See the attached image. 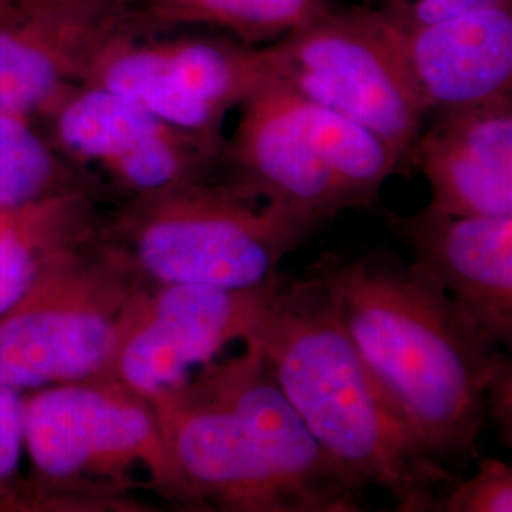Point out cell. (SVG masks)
Returning a JSON list of instances; mask_svg holds the SVG:
<instances>
[{
    "label": "cell",
    "instance_id": "6da1fadb",
    "mask_svg": "<svg viewBox=\"0 0 512 512\" xmlns=\"http://www.w3.org/2000/svg\"><path fill=\"white\" fill-rule=\"evenodd\" d=\"M368 368L431 452L456 475L478 456L486 393L511 365L475 321L389 251H329L308 268Z\"/></svg>",
    "mask_w": 512,
    "mask_h": 512
},
{
    "label": "cell",
    "instance_id": "7a4b0ae2",
    "mask_svg": "<svg viewBox=\"0 0 512 512\" xmlns=\"http://www.w3.org/2000/svg\"><path fill=\"white\" fill-rule=\"evenodd\" d=\"M247 338L315 439L346 471L391 495L397 511H439L458 475L431 452L368 368L315 275L277 274Z\"/></svg>",
    "mask_w": 512,
    "mask_h": 512
},
{
    "label": "cell",
    "instance_id": "3957f363",
    "mask_svg": "<svg viewBox=\"0 0 512 512\" xmlns=\"http://www.w3.org/2000/svg\"><path fill=\"white\" fill-rule=\"evenodd\" d=\"M219 171L241 192L317 228L370 207L404 171L401 156L372 131L266 74L238 105Z\"/></svg>",
    "mask_w": 512,
    "mask_h": 512
},
{
    "label": "cell",
    "instance_id": "277c9868",
    "mask_svg": "<svg viewBox=\"0 0 512 512\" xmlns=\"http://www.w3.org/2000/svg\"><path fill=\"white\" fill-rule=\"evenodd\" d=\"M319 228L241 192L220 175L133 198L107 241L148 283L255 289Z\"/></svg>",
    "mask_w": 512,
    "mask_h": 512
},
{
    "label": "cell",
    "instance_id": "5b68a950",
    "mask_svg": "<svg viewBox=\"0 0 512 512\" xmlns=\"http://www.w3.org/2000/svg\"><path fill=\"white\" fill-rule=\"evenodd\" d=\"M25 448L38 471L82 490L93 503L120 505L143 465L150 488L184 511L207 512L173 458L145 397L95 376L52 385L25 404Z\"/></svg>",
    "mask_w": 512,
    "mask_h": 512
},
{
    "label": "cell",
    "instance_id": "8992f818",
    "mask_svg": "<svg viewBox=\"0 0 512 512\" xmlns=\"http://www.w3.org/2000/svg\"><path fill=\"white\" fill-rule=\"evenodd\" d=\"M294 92L378 135L401 160L427 124L393 19L382 8H332L262 46Z\"/></svg>",
    "mask_w": 512,
    "mask_h": 512
},
{
    "label": "cell",
    "instance_id": "52a82bcc",
    "mask_svg": "<svg viewBox=\"0 0 512 512\" xmlns=\"http://www.w3.org/2000/svg\"><path fill=\"white\" fill-rule=\"evenodd\" d=\"M137 281L107 243L88 255H69L50 306L19 304L0 319V384L25 391L99 376Z\"/></svg>",
    "mask_w": 512,
    "mask_h": 512
},
{
    "label": "cell",
    "instance_id": "ba28073f",
    "mask_svg": "<svg viewBox=\"0 0 512 512\" xmlns=\"http://www.w3.org/2000/svg\"><path fill=\"white\" fill-rule=\"evenodd\" d=\"M272 281L255 289H224L139 279L99 376L145 399L186 384L196 368L213 363L230 344L251 334Z\"/></svg>",
    "mask_w": 512,
    "mask_h": 512
},
{
    "label": "cell",
    "instance_id": "9c48e42d",
    "mask_svg": "<svg viewBox=\"0 0 512 512\" xmlns=\"http://www.w3.org/2000/svg\"><path fill=\"white\" fill-rule=\"evenodd\" d=\"M270 73L264 48L230 37H122L93 63L86 84L105 88L158 118L222 139L226 114Z\"/></svg>",
    "mask_w": 512,
    "mask_h": 512
},
{
    "label": "cell",
    "instance_id": "30bf717a",
    "mask_svg": "<svg viewBox=\"0 0 512 512\" xmlns=\"http://www.w3.org/2000/svg\"><path fill=\"white\" fill-rule=\"evenodd\" d=\"M122 37H152L133 0H0V112L54 110Z\"/></svg>",
    "mask_w": 512,
    "mask_h": 512
},
{
    "label": "cell",
    "instance_id": "8fae6325",
    "mask_svg": "<svg viewBox=\"0 0 512 512\" xmlns=\"http://www.w3.org/2000/svg\"><path fill=\"white\" fill-rule=\"evenodd\" d=\"M52 112L61 148L78 164L103 169L133 198L202 179L219 169L226 137L177 128L105 88L82 84Z\"/></svg>",
    "mask_w": 512,
    "mask_h": 512
},
{
    "label": "cell",
    "instance_id": "7c38bea8",
    "mask_svg": "<svg viewBox=\"0 0 512 512\" xmlns=\"http://www.w3.org/2000/svg\"><path fill=\"white\" fill-rule=\"evenodd\" d=\"M243 351L215 359L192 378L245 427L277 480L306 512L366 511V486L315 439L253 340Z\"/></svg>",
    "mask_w": 512,
    "mask_h": 512
},
{
    "label": "cell",
    "instance_id": "4fadbf2b",
    "mask_svg": "<svg viewBox=\"0 0 512 512\" xmlns=\"http://www.w3.org/2000/svg\"><path fill=\"white\" fill-rule=\"evenodd\" d=\"M148 401L207 512H306L277 480L241 421L194 378Z\"/></svg>",
    "mask_w": 512,
    "mask_h": 512
},
{
    "label": "cell",
    "instance_id": "5bb4252c",
    "mask_svg": "<svg viewBox=\"0 0 512 512\" xmlns=\"http://www.w3.org/2000/svg\"><path fill=\"white\" fill-rule=\"evenodd\" d=\"M387 226L497 348L512 344V217H463L425 207L387 213Z\"/></svg>",
    "mask_w": 512,
    "mask_h": 512
},
{
    "label": "cell",
    "instance_id": "9a60e30c",
    "mask_svg": "<svg viewBox=\"0 0 512 512\" xmlns=\"http://www.w3.org/2000/svg\"><path fill=\"white\" fill-rule=\"evenodd\" d=\"M431 114L404 162L431 186L427 207L463 217H512V93Z\"/></svg>",
    "mask_w": 512,
    "mask_h": 512
},
{
    "label": "cell",
    "instance_id": "2e32d148",
    "mask_svg": "<svg viewBox=\"0 0 512 512\" xmlns=\"http://www.w3.org/2000/svg\"><path fill=\"white\" fill-rule=\"evenodd\" d=\"M389 18L429 114L512 93V6L429 23Z\"/></svg>",
    "mask_w": 512,
    "mask_h": 512
},
{
    "label": "cell",
    "instance_id": "e0dca14e",
    "mask_svg": "<svg viewBox=\"0 0 512 512\" xmlns=\"http://www.w3.org/2000/svg\"><path fill=\"white\" fill-rule=\"evenodd\" d=\"M133 4L154 37L177 27L207 25L224 29L249 46L275 42L336 8L334 0H133Z\"/></svg>",
    "mask_w": 512,
    "mask_h": 512
},
{
    "label": "cell",
    "instance_id": "ac0fdd59",
    "mask_svg": "<svg viewBox=\"0 0 512 512\" xmlns=\"http://www.w3.org/2000/svg\"><path fill=\"white\" fill-rule=\"evenodd\" d=\"M71 179L27 116L0 112V211L31 205Z\"/></svg>",
    "mask_w": 512,
    "mask_h": 512
},
{
    "label": "cell",
    "instance_id": "d6986e66",
    "mask_svg": "<svg viewBox=\"0 0 512 512\" xmlns=\"http://www.w3.org/2000/svg\"><path fill=\"white\" fill-rule=\"evenodd\" d=\"M512 467L497 458L478 461L475 475L458 478L437 512H511Z\"/></svg>",
    "mask_w": 512,
    "mask_h": 512
},
{
    "label": "cell",
    "instance_id": "ffe728a7",
    "mask_svg": "<svg viewBox=\"0 0 512 512\" xmlns=\"http://www.w3.org/2000/svg\"><path fill=\"white\" fill-rule=\"evenodd\" d=\"M37 277V258L29 243L14 232H0V319L31 296Z\"/></svg>",
    "mask_w": 512,
    "mask_h": 512
},
{
    "label": "cell",
    "instance_id": "44dd1931",
    "mask_svg": "<svg viewBox=\"0 0 512 512\" xmlns=\"http://www.w3.org/2000/svg\"><path fill=\"white\" fill-rule=\"evenodd\" d=\"M25 448V403L16 389L0 384V484L18 471Z\"/></svg>",
    "mask_w": 512,
    "mask_h": 512
},
{
    "label": "cell",
    "instance_id": "7402d4cb",
    "mask_svg": "<svg viewBox=\"0 0 512 512\" xmlns=\"http://www.w3.org/2000/svg\"><path fill=\"white\" fill-rule=\"evenodd\" d=\"M497 6H512V0H391L385 2L382 10L401 21L429 23Z\"/></svg>",
    "mask_w": 512,
    "mask_h": 512
},
{
    "label": "cell",
    "instance_id": "603a6c76",
    "mask_svg": "<svg viewBox=\"0 0 512 512\" xmlns=\"http://www.w3.org/2000/svg\"><path fill=\"white\" fill-rule=\"evenodd\" d=\"M486 421H492L501 440L512 444V366L507 365L488 387L486 393Z\"/></svg>",
    "mask_w": 512,
    "mask_h": 512
}]
</instances>
